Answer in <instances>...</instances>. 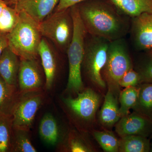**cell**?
Here are the masks:
<instances>
[{
	"mask_svg": "<svg viewBox=\"0 0 152 152\" xmlns=\"http://www.w3.org/2000/svg\"><path fill=\"white\" fill-rule=\"evenodd\" d=\"M19 14L18 23L7 34L9 47L20 58L37 59L42 38L39 23L24 12Z\"/></svg>",
	"mask_w": 152,
	"mask_h": 152,
	"instance_id": "obj_3",
	"label": "cell"
},
{
	"mask_svg": "<svg viewBox=\"0 0 152 152\" xmlns=\"http://www.w3.org/2000/svg\"><path fill=\"white\" fill-rule=\"evenodd\" d=\"M39 56L46 78L45 90L53 89L56 82L58 72V61L53 50L46 39L42 38L39 49Z\"/></svg>",
	"mask_w": 152,
	"mask_h": 152,
	"instance_id": "obj_12",
	"label": "cell"
},
{
	"mask_svg": "<svg viewBox=\"0 0 152 152\" xmlns=\"http://www.w3.org/2000/svg\"><path fill=\"white\" fill-rule=\"evenodd\" d=\"M9 46L7 34H0V57L6 48Z\"/></svg>",
	"mask_w": 152,
	"mask_h": 152,
	"instance_id": "obj_30",
	"label": "cell"
},
{
	"mask_svg": "<svg viewBox=\"0 0 152 152\" xmlns=\"http://www.w3.org/2000/svg\"><path fill=\"white\" fill-rule=\"evenodd\" d=\"M115 131L121 137L137 135L148 138L152 134V121L134 111L121 118L115 124Z\"/></svg>",
	"mask_w": 152,
	"mask_h": 152,
	"instance_id": "obj_11",
	"label": "cell"
},
{
	"mask_svg": "<svg viewBox=\"0 0 152 152\" xmlns=\"http://www.w3.org/2000/svg\"><path fill=\"white\" fill-rule=\"evenodd\" d=\"M93 136L103 151L106 152H119V140L114 133L107 131H94Z\"/></svg>",
	"mask_w": 152,
	"mask_h": 152,
	"instance_id": "obj_26",
	"label": "cell"
},
{
	"mask_svg": "<svg viewBox=\"0 0 152 152\" xmlns=\"http://www.w3.org/2000/svg\"><path fill=\"white\" fill-rule=\"evenodd\" d=\"M20 14L15 7L6 4L0 18V34H7L18 23Z\"/></svg>",
	"mask_w": 152,
	"mask_h": 152,
	"instance_id": "obj_25",
	"label": "cell"
},
{
	"mask_svg": "<svg viewBox=\"0 0 152 152\" xmlns=\"http://www.w3.org/2000/svg\"><path fill=\"white\" fill-rule=\"evenodd\" d=\"M150 152H152V144H151V149Z\"/></svg>",
	"mask_w": 152,
	"mask_h": 152,
	"instance_id": "obj_33",
	"label": "cell"
},
{
	"mask_svg": "<svg viewBox=\"0 0 152 152\" xmlns=\"http://www.w3.org/2000/svg\"><path fill=\"white\" fill-rule=\"evenodd\" d=\"M87 1L89 0H59L55 11L63 10L70 8L73 6Z\"/></svg>",
	"mask_w": 152,
	"mask_h": 152,
	"instance_id": "obj_29",
	"label": "cell"
},
{
	"mask_svg": "<svg viewBox=\"0 0 152 152\" xmlns=\"http://www.w3.org/2000/svg\"><path fill=\"white\" fill-rule=\"evenodd\" d=\"M118 99V97L108 89L99 114V121L104 127H113L121 118Z\"/></svg>",
	"mask_w": 152,
	"mask_h": 152,
	"instance_id": "obj_15",
	"label": "cell"
},
{
	"mask_svg": "<svg viewBox=\"0 0 152 152\" xmlns=\"http://www.w3.org/2000/svg\"><path fill=\"white\" fill-rule=\"evenodd\" d=\"M74 23V33L67 51L69 77L65 91L77 95L85 89L82 77V66L84 54L85 42L87 32L79 15L77 5L71 7Z\"/></svg>",
	"mask_w": 152,
	"mask_h": 152,
	"instance_id": "obj_2",
	"label": "cell"
},
{
	"mask_svg": "<svg viewBox=\"0 0 152 152\" xmlns=\"http://www.w3.org/2000/svg\"><path fill=\"white\" fill-rule=\"evenodd\" d=\"M8 5H14L18 2L19 0H3Z\"/></svg>",
	"mask_w": 152,
	"mask_h": 152,
	"instance_id": "obj_31",
	"label": "cell"
},
{
	"mask_svg": "<svg viewBox=\"0 0 152 152\" xmlns=\"http://www.w3.org/2000/svg\"><path fill=\"white\" fill-rule=\"evenodd\" d=\"M45 90L20 92L12 114L14 127L30 131L36 115L47 100Z\"/></svg>",
	"mask_w": 152,
	"mask_h": 152,
	"instance_id": "obj_8",
	"label": "cell"
},
{
	"mask_svg": "<svg viewBox=\"0 0 152 152\" xmlns=\"http://www.w3.org/2000/svg\"><path fill=\"white\" fill-rule=\"evenodd\" d=\"M59 0H19L14 7L39 23L53 12Z\"/></svg>",
	"mask_w": 152,
	"mask_h": 152,
	"instance_id": "obj_13",
	"label": "cell"
},
{
	"mask_svg": "<svg viewBox=\"0 0 152 152\" xmlns=\"http://www.w3.org/2000/svg\"><path fill=\"white\" fill-rule=\"evenodd\" d=\"M151 146L148 138L141 136H126L119 140V152H149Z\"/></svg>",
	"mask_w": 152,
	"mask_h": 152,
	"instance_id": "obj_21",
	"label": "cell"
},
{
	"mask_svg": "<svg viewBox=\"0 0 152 152\" xmlns=\"http://www.w3.org/2000/svg\"><path fill=\"white\" fill-rule=\"evenodd\" d=\"M138 86V98L133 110L152 121V83H144Z\"/></svg>",
	"mask_w": 152,
	"mask_h": 152,
	"instance_id": "obj_20",
	"label": "cell"
},
{
	"mask_svg": "<svg viewBox=\"0 0 152 152\" xmlns=\"http://www.w3.org/2000/svg\"><path fill=\"white\" fill-rule=\"evenodd\" d=\"M151 137H152V134L151 135Z\"/></svg>",
	"mask_w": 152,
	"mask_h": 152,
	"instance_id": "obj_34",
	"label": "cell"
},
{
	"mask_svg": "<svg viewBox=\"0 0 152 152\" xmlns=\"http://www.w3.org/2000/svg\"><path fill=\"white\" fill-rule=\"evenodd\" d=\"M110 42L88 34L85 39L82 69L93 84L101 88L107 85L102 77V71L106 63Z\"/></svg>",
	"mask_w": 152,
	"mask_h": 152,
	"instance_id": "obj_5",
	"label": "cell"
},
{
	"mask_svg": "<svg viewBox=\"0 0 152 152\" xmlns=\"http://www.w3.org/2000/svg\"><path fill=\"white\" fill-rule=\"evenodd\" d=\"M39 134L44 142L50 145H58L66 132L62 134L56 119L51 113L45 114L39 126Z\"/></svg>",
	"mask_w": 152,
	"mask_h": 152,
	"instance_id": "obj_16",
	"label": "cell"
},
{
	"mask_svg": "<svg viewBox=\"0 0 152 152\" xmlns=\"http://www.w3.org/2000/svg\"><path fill=\"white\" fill-rule=\"evenodd\" d=\"M41 34L53 42L63 53H66L74 33L71 8L55 11L39 23Z\"/></svg>",
	"mask_w": 152,
	"mask_h": 152,
	"instance_id": "obj_6",
	"label": "cell"
},
{
	"mask_svg": "<svg viewBox=\"0 0 152 152\" xmlns=\"http://www.w3.org/2000/svg\"><path fill=\"white\" fill-rule=\"evenodd\" d=\"M30 132L29 131L13 127L11 152H37L31 141Z\"/></svg>",
	"mask_w": 152,
	"mask_h": 152,
	"instance_id": "obj_22",
	"label": "cell"
},
{
	"mask_svg": "<svg viewBox=\"0 0 152 152\" xmlns=\"http://www.w3.org/2000/svg\"><path fill=\"white\" fill-rule=\"evenodd\" d=\"M132 68L129 47L124 38L110 42L102 75L108 89L118 97L121 91L120 80L127 71Z\"/></svg>",
	"mask_w": 152,
	"mask_h": 152,
	"instance_id": "obj_4",
	"label": "cell"
},
{
	"mask_svg": "<svg viewBox=\"0 0 152 152\" xmlns=\"http://www.w3.org/2000/svg\"><path fill=\"white\" fill-rule=\"evenodd\" d=\"M77 6L87 34L110 42L125 38L129 34L131 18L110 0H89Z\"/></svg>",
	"mask_w": 152,
	"mask_h": 152,
	"instance_id": "obj_1",
	"label": "cell"
},
{
	"mask_svg": "<svg viewBox=\"0 0 152 152\" xmlns=\"http://www.w3.org/2000/svg\"><path fill=\"white\" fill-rule=\"evenodd\" d=\"M148 50L146 59L136 70L140 75L141 84L152 83V48Z\"/></svg>",
	"mask_w": 152,
	"mask_h": 152,
	"instance_id": "obj_27",
	"label": "cell"
},
{
	"mask_svg": "<svg viewBox=\"0 0 152 152\" xmlns=\"http://www.w3.org/2000/svg\"><path fill=\"white\" fill-rule=\"evenodd\" d=\"M20 94L17 87L7 83L0 76V114L12 115Z\"/></svg>",
	"mask_w": 152,
	"mask_h": 152,
	"instance_id": "obj_18",
	"label": "cell"
},
{
	"mask_svg": "<svg viewBox=\"0 0 152 152\" xmlns=\"http://www.w3.org/2000/svg\"><path fill=\"white\" fill-rule=\"evenodd\" d=\"M18 88L20 93L45 90L46 78L37 59L20 58Z\"/></svg>",
	"mask_w": 152,
	"mask_h": 152,
	"instance_id": "obj_9",
	"label": "cell"
},
{
	"mask_svg": "<svg viewBox=\"0 0 152 152\" xmlns=\"http://www.w3.org/2000/svg\"><path fill=\"white\" fill-rule=\"evenodd\" d=\"M6 3L3 0H0V18H1V15L3 10L4 6L6 4Z\"/></svg>",
	"mask_w": 152,
	"mask_h": 152,
	"instance_id": "obj_32",
	"label": "cell"
},
{
	"mask_svg": "<svg viewBox=\"0 0 152 152\" xmlns=\"http://www.w3.org/2000/svg\"><path fill=\"white\" fill-rule=\"evenodd\" d=\"M20 62V57L9 46L0 57V76L7 83L18 88Z\"/></svg>",
	"mask_w": 152,
	"mask_h": 152,
	"instance_id": "obj_14",
	"label": "cell"
},
{
	"mask_svg": "<svg viewBox=\"0 0 152 152\" xmlns=\"http://www.w3.org/2000/svg\"><path fill=\"white\" fill-rule=\"evenodd\" d=\"M140 84V75L133 68L127 71L119 82L120 87L125 88L137 86Z\"/></svg>",
	"mask_w": 152,
	"mask_h": 152,
	"instance_id": "obj_28",
	"label": "cell"
},
{
	"mask_svg": "<svg viewBox=\"0 0 152 152\" xmlns=\"http://www.w3.org/2000/svg\"><path fill=\"white\" fill-rule=\"evenodd\" d=\"M61 151L91 152L93 150L81 135L75 130L67 132L61 141L58 145Z\"/></svg>",
	"mask_w": 152,
	"mask_h": 152,
	"instance_id": "obj_19",
	"label": "cell"
},
{
	"mask_svg": "<svg viewBox=\"0 0 152 152\" xmlns=\"http://www.w3.org/2000/svg\"><path fill=\"white\" fill-rule=\"evenodd\" d=\"M129 33L136 49L152 48V13L145 12L131 18Z\"/></svg>",
	"mask_w": 152,
	"mask_h": 152,
	"instance_id": "obj_10",
	"label": "cell"
},
{
	"mask_svg": "<svg viewBox=\"0 0 152 152\" xmlns=\"http://www.w3.org/2000/svg\"><path fill=\"white\" fill-rule=\"evenodd\" d=\"M61 105L70 118L79 128L91 122L100 105L101 96L91 88L85 89L74 98L61 97Z\"/></svg>",
	"mask_w": 152,
	"mask_h": 152,
	"instance_id": "obj_7",
	"label": "cell"
},
{
	"mask_svg": "<svg viewBox=\"0 0 152 152\" xmlns=\"http://www.w3.org/2000/svg\"><path fill=\"white\" fill-rule=\"evenodd\" d=\"M13 128L12 115L0 114V152H11Z\"/></svg>",
	"mask_w": 152,
	"mask_h": 152,
	"instance_id": "obj_23",
	"label": "cell"
},
{
	"mask_svg": "<svg viewBox=\"0 0 152 152\" xmlns=\"http://www.w3.org/2000/svg\"><path fill=\"white\" fill-rule=\"evenodd\" d=\"M139 94L138 86L128 87L121 91L118 100L120 104L119 110L121 117L125 116L130 113L131 109H133L135 105Z\"/></svg>",
	"mask_w": 152,
	"mask_h": 152,
	"instance_id": "obj_24",
	"label": "cell"
},
{
	"mask_svg": "<svg viewBox=\"0 0 152 152\" xmlns=\"http://www.w3.org/2000/svg\"><path fill=\"white\" fill-rule=\"evenodd\" d=\"M118 10L132 18L143 13H152V0H110Z\"/></svg>",
	"mask_w": 152,
	"mask_h": 152,
	"instance_id": "obj_17",
	"label": "cell"
}]
</instances>
